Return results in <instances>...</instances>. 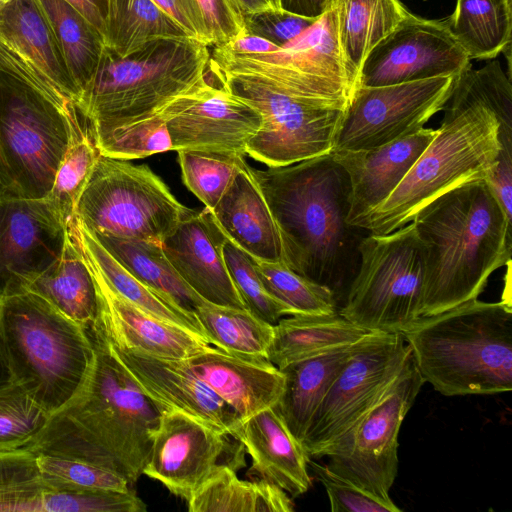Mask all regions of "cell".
<instances>
[{
    "instance_id": "cell-1",
    "label": "cell",
    "mask_w": 512,
    "mask_h": 512,
    "mask_svg": "<svg viewBox=\"0 0 512 512\" xmlns=\"http://www.w3.org/2000/svg\"><path fill=\"white\" fill-rule=\"evenodd\" d=\"M437 135L390 196L357 227L375 235L412 222L427 204L450 190L485 180L498 160L499 131L512 134V84L498 60L455 79Z\"/></svg>"
},
{
    "instance_id": "cell-2",
    "label": "cell",
    "mask_w": 512,
    "mask_h": 512,
    "mask_svg": "<svg viewBox=\"0 0 512 512\" xmlns=\"http://www.w3.org/2000/svg\"><path fill=\"white\" fill-rule=\"evenodd\" d=\"M249 171L277 225L282 262L346 297L368 231L347 222L350 183L331 152L297 163Z\"/></svg>"
},
{
    "instance_id": "cell-3",
    "label": "cell",
    "mask_w": 512,
    "mask_h": 512,
    "mask_svg": "<svg viewBox=\"0 0 512 512\" xmlns=\"http://www.w3.org/2000/svg\"><path fill=\"white\" fill-rule=\"evenodd\" d=\"M87 329L94 347L87 378L77 395L50 416L30 450L85 460L132 485L143 475L162 408L127 375L98 329Z\"/></svg>"
},
{
    "instance_id": "cell-4",
    "label": "cell",
    "mask_w": 512,
    "mask_h": 512,
    "mask_svg": "<svg viewBox=\"0 0 512 512\" xmlns=\"http://www.w3.org/2000/svg\"><path fill=\"white\" fill-rule=\"evenodd\" d=\"M412 222L426 256L421 317L477 299L491 274L510 265L512 220L485 180L439 196Z\"/></svg>"
},
{
    "instance_id": "cell-5",
    "label": "cell",
    "mask_w": 512,
    "mask_h": 512,
    "mask_svg": "<svg viewBox=\"0 0 512 512\" xmlns=\"http://www.w3.org/2000/svg\"><path fill=\"white\" fill-rule=\"evenodd\" d=\"M424 382L444 396L512 390L510 299H473L419 317L401 332Z\"/></svg>"
},
{
    "instance_id": "cell-6",
    "label": "cell",
    "mask_w": 512,
    "mask_h": 512,
    "mask_svg": "<svg viewBox=\"0 0 512 512\" xmlns=\"http://www.w3.org/2000/svg\"><path fill=\"white\" fill-rule=\"evenodd\" d=\"M208 47L192 37L155 40L124 57L105 47L77 105L94 143L156 114L205 79Z\"/></svg>"
},
{
    "instance_id": "cell-7",
    "label": "cell",
    "mask_w": 512,
    "mask_h": 512,
    "mask_svg": "<svg viewBox=\"0 0 512 512\" xmlns=\"http://www.w3.org/2000/svg\"><path fill=\"white\" fill-rule=\"evenodd\" d=\"M0 325L13 381L50 415L82 388L94 357L87 327L30 291L0 302Z\"/></svg>"
},
{
    "instance_id": "cell-8",
    "label": "cell",
    "mask_w": 512,
    "mask_h": 512,
    "mask_svg": "<svg viewBox=\"0 0 512 512\" xmlns=\"http://www.w3.org/2000/svg\"><path fill=\"white\" fill-rule=\"evenodd\" d=\"M85 133L78 115L0 71L1 192L17 198H46L64 155Z\"/></svg>"
},
{
    "instance_id": "cell-9",
    "label": "cell",
    "mask_w": 512,
    "mask_h": 512,
    "mask_svg": "<svg viewBox=\"0 0 512 512\" xmlns=\"http://www.w3.org/2000/svg\"><path fill=\"white\" fill-rule=\"evenodd\" d=\"M209 75L260 113L261 128L245 150L254 160L268 167L285 166L333 150L345 108L301 97L263 73L211 57Z\"/></svg>"
},
{
    "instance_id": "cell-10",
    "label": "cell",
    "mask_w": 512,
    "mask_h": 512,
    "mask_svg": "<svg viewBox=\"0 0 512 512\" xmlns=\"http://www.w3.org/2000/svg\"><path fill=\"white\" fill-rule=\"evenodd\" d=\"M339 313L369 332L401 333L420 315L425 249L413 222L384 235L368 233Z\"/></svg>"
},
{
    "instance_id": "cell-11",
    "label": "cell",
    "mask_w": 512,
    "mask_h": 512,
    "mask_svg": "<svg viewBox=\"0 0 512 512\" xmlns=\"http://www.w3.org/2000/svg\"><path fill=\"white\" fill-rule=\"evenodd\" d=\"M195 212L147 165L99 154L75 217L93 234L162 243Z\"/></svg>"
},
{
    "instance_id": "cell-12",
    "label": "cell",
    "mask_w": 512,
    "mask_h": 512,
    "mask_svg": "<svg viewBox=\"0 0 512 512\" xmlns=\"http://www.w3.org/2000/svg\"><path fill=\"white\" fill-rule=\"evenodd\" d=\"M410 357L401 333L369 332L358 341L313 416L302 442L308 457L326 456L379 400Z\"/></svg>"
},
{
    "instance_id": "cell-13",
    "label": "cell",
    "mask_w": 512,
    "mask_h": 512,
    "mask_svg": "<svg viewBox=\"0 0 512 512\" xmlns=\"http://www.w3.org/2000/svg\"><path fill=\"white\" fill-rule=\"evenodd\" d=\"M210 56L263 73L289 91L316 102L345 108L352 92L334 2L309 28L274 52L241 54L218 45Z\"/></svg>"
},
{
    "instance_id": "cell-14",
    "label": "cell",
    "mask_w": 512,
    "mask_h": 512,
    "mask_svg": "<svg viewBox=\"0 0 512 512\" xmlns=\"http://www.w3.org/2000/svg\"><path fill=\"white\" fill-rule=\"evenodd\" d=\"M424 384L412 354L379 400L326 455L328 468L360 488L389 499L398 472V435Z\"/></svg>"
},
{
    "instance_id": "cell-15",
    "label": "cell",
    "mask_w": 512,
    "mask_h": 512,
    "mask_svg": "<svg viewBox=\"0 0 512 512\" xmlns=\"http://www.w3.org/2000/svg\"><path fill=\"white\" fill-rule=\"evenodd\" d=\"M456 76L376 87L355 86L333 150L371 149L415 133L443 109Z\"/></svg>"
},
{
    "instance_id": "cell-16",
    "label": "cell",
    "mask_w": 512,
    "mask_h": 512,
    "mask_svg": "<svg viewBox=\"0 0 512 512\" xmlns=\"http://www.w3.org/2000/svg\"><path fill=\"white\" fill-rule=\"evenodd\" d=\"M0 71L78 115L80 92L38 0H11L0 7Z\"/></svg>"
},
{
    "instance_id": "cell-17",
    "label": "cell",
    "mask_w": 512,
    "mask_h": 512,
    "mask_svg": "<svg viewBox=\"0 0 512 512\" xmlns=\"http://www.w3.org/2000/svg\"><path fill=\"white\" fill-rule=\"evenodd\" d=\"M172 150L245 155L262 125L260 113L222 86L205 79L158 111Z\"/></svg>"
},
{
    "instance_id": "cell-18",
    "label": "cell",
    "mask_w": 512,
    "mask_h": 512,
    "mask_svg": "<svg viewBox=\"0 0 512 512\" xmlns=\"http://www.w3.org/2000/svg\"><path fill=\"white\" fill-rule=\"evenodd\" d=\"M471 63L446 19L408 15L367 55L355 86L376 87L458 75Z\"/></svg>"
},
{
    "instance_id": "cell-19",
    "label": "cell",
    "mask_w": 512,
    "mask_h": 512,
    "mask_svg": "<svg viewBox=\"0 0 512 512\" xmlns=\"http://www.w3.org/2000/svg\"><path fill=\"white\" fill-rule=\"evenodd\" d=\"M68 226L52 201L0 191V302L28 292L62 254Z\"/></svg>"
},
{
    "instance_id": "cell-20",
    "label": "cell",
    "mask_w": 512,
    "mask_h": 512,
    "mask_svg": "<svg viewBox=\"0 0 512 512\" xmlns=\"http://www.w3.org/2000/svg\"><path fill=\"white\" fill-rule=\"evenodd\" d=\"M225 437L193 416L162 410L142 473L188 502L219 465Z\"/></svg>"
},
{
    "instance_id": "cell-21",
    "label": "cell",
    "mask_w": 512,
    "mask_h": 512,
    "mask_svg": "<svg viewBox=\"0 0 512 512\" xmlns=\"http://www.w3.org/2000/svg\"><path fill=\"white\" fill-rule=\"evenodd\" d=\"M108 351L137 387L162 410H177L233 436L242 422L233 409L196 377L181 360L149 356L109 341L97 325Z\"/></svg>"
},
{
    "instance_id": "cell-22",
    "label": "cell",
    "mask_w": 512,
    "mask_h": 512,
    "mask_svg": "<svg viewBox=\"0 0 512 512\" xmlns=\"http://www.w3.org/2000/svg\"><path fill=\"white\" fill-rule=\"evenodd\" d=\"M226 237L204 208L182 221L162 243V249L181 278L205 301L247 309L223 256Z\"/></svg>"
},
{
    "instance_id": "cell-23",
    "label": "cell",
    "mask_w": 512,
    "mask_h": 512,
    "mask_svg": "<svg viewBox=\"0 0 512 512\" xmlns=\"http://www.w3.org/2000/svg\"><path fill=\"white\" fill-rule=\"evenodd\" d=\"M436 135L437 129L423 127L375 148L331 151L349 178L348 224L357 227L390 196Z\"/></svg>"
},
{
    "instance_id": "cell-24",
    "label": "cell",
    "mask_w": 512,
    "mask_h": 512,
    "mask_svg": "<svg viewBox=\"0 0 512 512\" xmlns=\"http://www.w3.org/2000/svg\"><path fill=\"white\" fill-rule=\"evenodd\" d=\"M86 262L99 296L95 325L109 341L133 352L172 360L187 359L211 346L200 335L158 319L123 299L109 287L99 271L88 260Z\"/></svg>"
},
{
    "instance_id": "cell-25",
    "label": "cell",
    "mask_w": 512,
    "mask_h": 512,
    "mask_svg": "<svg viewBox=\"0 0 512 512\" xmlns=\"http://www.w3.org/2000/svg\"><path fill=\"white\" fill-rule=\"evenodd\" d=\"M181 362L241 421L276 406L284 389V374L265 358L235 356L210 346Z\"/></svg>"
},
{
    "instance_id": "cell-26",
    "label": "cell",
    "mask_w": 512,
    "mask_h": 512,
    "mask_svg": "<svg viewBox=\"0 0 512 512\" xmlns=\"http://www.w3.org/2000/svg\"><path fill=\"white\" fill-rule=\"evenodd\" d=\"M233 437L251 457L249 476L272 483L293 498L309 490L312 484L308 473L310 458L275 406L243 420Z\"/></svg>"
},
{
    "instance_id": "cell-27",
    "label": "cell",
    "mask_w": 512,
    "mask_h": 512,
    "mask_svg": "<svg viewBox=\"0 0 512 512\" xmlns=\"http://www.w3.org/2000/svg\"><path fill=\"white\" fill-rule=\"evenodd\" d=\"M211 214L224 236L253 259L282 262L277 225L249 165L237 173Z\"/></svg>"
},
{
    "instance_id": "cell-28",
    "label": "cell",
    "mask_w": 512,
    "mask_h": 512,
    "mask_svg": "<svg viewBox=\"0 0 512 512\" xmlns=\"http://www.w3.org/2000/svg\"><path fill=\"white\" fill-rule=\"evenodd\" d=\"M368 333L339 311L327 315H288L274 325L267 360L281 370L291 363L353 345Z\"/></svg>"
},
{
    "instance_id": "cell-29",
    "label": "cell",
    "mask_w": 512,
    "mask_h": 512,
    "mask_svg": "<svg viewBox=\"0 0 512 512\" xmlns=\"http://www.w3.org/2000/svg\"><path fill=\"white\" fill-rule=\"evenodd\" d=\"M355 344L291 363L281 369L284 389L275 407L289 431L301 444L327 390L348 360Z\"/></svg>"
},
{
    "instance_id": "cell-30",
    "label": "cell",
    "mask_w": 512,
    "mask_h": 512,
    "mask_svg": "<svg viewBox=\"0 0 512 512\" xmlns=\"http://www.w3.org/2000/svg\"><path fill=\"white\" fill-rule=\"evenodd\" d=\"M28 291L84 327L97 321L99 296L96 282L69 231L61 256L32 282Z\"/></svg>"
},
{
    "instance_id": "cell-31",
    "label": "cell",
    "mask_w": 512,
    "mask_h": 512,
    "mask_svg": "<svg viewBox=\"0 0 512 512\" xmlns=\"http://www.w3.org/2000/svg\"><path fill=\"white\" fill-rule=\"evenodd\" d=\"M338 36L346 72L352 86L370 51L410 12L400 0H333Z\"/></svg>"
},
{
    "instance_id": "cell-32",
    "label": "cell",
    "mask_w": 512,
    "mask_h": 512,
    "mask_svg": "<svg viewBox=\"0 0 512 512\" xmlns=\"http://www.w3.org/2000/svg\"><path fill=\"white\" fill-rule=\"evenodd\" d=\"M68 231L84 258L99 271L115 293L142 311L183 327L207 340L196 317L173 306L137 279L102 246L76 217L69 224Z\"/></svg>"
},
{
    "instance_id": "cell-33",
    "label": "cell",
    "mask_w": 512,
    "mask_h": 512,
    "mask_svg": "<svg viewBox=\"0 0 512 512\" xmlns=\"http://www.w3.org/2000/svg\"><path fill=\"white\" fill-rule=\"evenodd\" d=\"M93 235L142 283L173 306L196 317L197 306L205 300L194 292L177 273L165 256L161 243L109 235Z\"/></svg>"
},
{
    "instance_id": "cell-34",
    "label": "cell",
    "mask_w": 512,
    "mask_h": 512,
    "mask_svg": "<svg viewBox=\"0 0 512 512\" xmlns=\"http://www.w3.org/2000/svg\"><path fill=\"white\" fill-rule=\"evenodd\" d=\"M189 512H292V497L263 480H242L219 464L187 502Z\"/></svg>"
},
{
    "instance_id": "cell-35",
    "label": "cell",
    "mask_w": 512,
    "mask_h": 512,
    "mask_svg": "<svg viewBox=\"0 0 512 512\" xmlns=\"http://www.w3.org/2000/svg\"><path fill=\"white\" fill-rule=\"evenodd\" d=\"M446 21L470 60L493 59L511 44L512 0H457Z\"/></svg>"
},
{
    "instance_id": "cell-36",
    "label": "cell",
    "mask_w": 512,
    "mask_h": 512,
    "mask_svg": "<svg viewBox=\"0 0 512 512\" xmlns=\"http://www.w3.org/2000/svg\"><path fill=\"white\" fill-rule=\"evenodd\" d=\"M191 37L153 0H108L104 44L124 57L159 39Z\"/></svg>"
},
{
    "instance_id": "cell-37",
    "label": "cell",
    "mask_w": 512,
    "mask_h": 512,
    "mask_svg": "<svg viewBox=\"0 0 512 512\" xmlns=\"http://www.w3.org/2000/svg\"><path fill=\"white\" fill-rule=\"evenodd\" d=\"M38 2L53 30L81 97L98 69L105 48L103 36L67 1Z\"/></svg>"
},
{
    "instance_id": "cell-38",
    "label": "cell",
    "mask_w": 512,
    "mask_h": 512,
    "mask_svg": "<svg viewBox=\"0 0 512 512\" xmlns=\"http://www.w3.org/2000/svg\"><path fill=\"white\" fill-rule=\"evenodd\" d=\"M195 316L207 340L215 347L235 356L267 359L274 325L258 318L248 309L204 301L197 306Z\"/></svg>"
},
{
    "instance_id": "cell-39",
    "label": "cell",
    "mask_w": 512,
    "mask_h": 512,
    "mask_svg": "<svg viewBox=\"0 0 512 512\" xmlns=\"http://www.w3.org/2000/svg\"><path fill=\"white\" fill-rule=\"evenodd\" d=\"M255 264L267 291L287 306L292 315L337 312V301L327 287L296 273L283 262L255 260Z\"/></svg>"
},
{
    "instance_id": "cell-40",
    "label": "cell",
    "mask_w": 512,
    "mask_h": 512,
    "mask_svg": "<svg viewBox=\"0 0 512 512\" xmlns=\"http://www.w3.org/2000/svg\"><path fill=\"white\" fill-rule=\"evenodd\" d=\"M183 183L212 211L234 177L247 167L244 155L177 151Z\"/></svg>"
},
{
    "instance_id": "cell-41",
    "label": "cell",
    "mask_w": 512,
    "mask_h": 512,
    "mask_svg": "<svg viewBox=\"0 0 512 512\" xmlns=\"http://www.w3.org/2000/svg\"><path fill=\"white\" fill-rule=\"evenodd\" d=\"M46 490L34 454L24 448L0 452V512H42Z\"/></svg>"
},
{
    "instance_id": "cell-42",
    "label": "cell",
    "mask_w": 512,
    "mask_h": 512,
    "mask_svg": "<svg viewBox=\"0 0 512 512\" xmlns=\"http://www.w3.org/2000/svg\"><path fill=\"white\" fill-rule=\"evenodd\" d=\"M34 455L41 477L48 489L118 492L131 490L128 480L120 474L85 460L44 453Z\"/></svg>"
},
{
    "instance_id": "cell-43",
    "label": "cell",
    "mask_w": 512,
    "mask_h": 512,
    "mask_svg": "<svg viewBox=\"0 0 512 512\" xmlns=\"http://www.w3.org/2000/svg\"><path fill=\"white\" fill-rule=\"evenodd\" d=\"M50 416L18 382L0 387V452L26 447Z\"/></svg>"
},
{
    "instance_id": "cell-44",
    "label": "cell",
    "mask_w": 512,
    "mask_h": 512,
    "mask_svg": "<svg viewBox=\"0 0 512 512\" xmlns=\"http://www.w3.org/2000/svg\"><path fill=\"white\" fill-rule=\"evenodd\" d=\"M99 151L86 132L67 150L47 196L67 226L73 221L77 203L91 176Z\"/></svg>"
},
{
    "instance_id": "cell-45",
    "label": "cell",
    "mask_w": 512,
    "mask_h": 512,
    "mask_svg": "<svg viewBox=\"0 0 512 512\" xmlns=\"http://www.w3.org/2000/svg\"><path fill=\"white\" fill-rule=\"evenodd\" d=\"M223 256L232 281L251 313L271 325L292 315L287 306L267 291L255 260L227 238L223 243Z\"/></svg>"
},
{
    "instance_id": "cell-46",
    "label": "cell",
    "mask_w": 512,
    "mask_h": 512,
    "mask_svg": "<svg viewBox=\"0 0 512 512\" xmlns=\"http://www.w3.org/2000/svg\"><path fill=\"white\" fill-rule=\"evenodd\" d=\"M99 154L132 160L172 150L165 119L157 112L94 143Z\"/></svg>"
},
{
    "instance_id": "cell-47",
    "label": "cell",
    "mask_w": 512,
    "mask_h": 512,
    "mask_svg": "<svg viewBox=\"0 0 512 512\" xmlns=\"http://www.w3.org/2000/svg\"><path fill=\"white\" fill-rule=\"evenodd\" d=\"M146 504L134 491H57L48 489L42 512H145Z\"/></svg>"
},
{
    "instance_id": "cell-48",
    "label": "cell",
    "mask_w": 512,
    "mask_h": 512,
    "mask_svg": "<svg viewBox=\"0 0 512 512\" xmlns=\"http://www.w3.org/2000/svg\"><path fill=\"white\" fill-rule=\"evenodd\" d=\"M308 467L322 483L332 512H400L391 498L384 499L360 488L351 481L309 459Z\"/></svg>"
},
{
    "instance_id": "cell-49",
    "label": "cell",
    "mask_w": 512,
    "mask_h": 512,
    "mask_svg": "<svg viewBox=\"0 0 512 512\" xmlns=\"http://www.w3.org/2000/svg\"><path fill=\"white\" fill-rule=\"evenodd\" d=\"M317 18L269 8L243 16L246 34L256 35L282 47L309 28Z\"/></svg>"
},
{
    "instance_id": "cell-50",
    "label": "cell",
    "mask_w": 512,
    "mask_h": 512,
    "mask_svg": "<svg viewBox=\"0 0 512 512\" xmlns=\"http://www.w3.org/2000/svg\"><path fill=\"white\" fill-rule=\"evenodd\" d=\"M211 45H225L246 34L243 16L229 0H196Z\"/></svg>"
},
{
    "instance_id": "cell-51",
    "label": "cell",
    "mask_w": 512,
    "mask_h": 512,
    "mask_svg": "<svg viewBox=\"0 0 512 512\" xmlns=\"http://www.w3.org/2000/svg\"><path fill=\"white\" fill-rule=\"evenodd\" d=\"M192 38L211 46V40L196 0H153Z\"/></svg>"
},
{
    "instance_id": "cell-52",
    "label": "cell",
    "mask_w": 512,
    "mask_h": 512,
    "mask_svg": "<svg viewBox=\"0 0 512 512\" xmlns=\"http://www.w3.org/2000/svg\"><path fill=\"white\" fill-rule=\"evenodd\" d=\"M104 35L108 0H65Z\"/></svg>"
},
{
    "instance_id": "cell-53",
    "label": "cell",
    "mask_w": 512,
    "mask_h": 512,
    "mask_svg": "<svg viewBox=\"0 0 512 512\" xmlns=\"http://www.w3.org/2000/svg\"><path fill=\"white\" fill-rule=\"evenodd\" d=\"M222 46L230 51L241 54L268 53L274 52L280 48L265 38L250 34H245Z\"/></svg>"
},
{
    "instance_id": "cell-54",
    "label": "cell",
    "mask_w": 512,
    "mask_h": 512,
    "mask_svg": "<svg viewBox=\"0 0 512 512\" xmlns=\"http://www.w3.org/2000/svg\"><path fill=\"white\" fill-rule=\"evenodd\" d=\"M332 3V0H281V7L298 15L318 18Z\"/></svg>"
},
{
    "instance_id": "cell-55",
    "label": "cell",
    "mask_w": 512,
    "mask_h": 512,
    "mask_svg": "<svg viewBox=\"0 0 512 512\" xmlns=\"http://www.w3.org/2000/svg\"><path fill=\"white\" fill-rule=\"evenodd\" d=\"M242 16L272 8L268 0H229Z\"/></svg>"
},
{
    "instance_id": "cell-56",
    "label": "cell",
    "mask_w": 512,
    "mask_h": 512,
    "mask_svg": "<svg viewBox=\"0 0 512 512\" xmlns=\"http://www.w3.org/2000/svg\"><path fill=\"white\" fill-rule=\"evenodd\" d=\"M13 381L12 374L5 355L2 342L1 325H0V387H3Z\"/></svg>"
},
{
    "instance_id": "cell-57",
    "label": "cell",
    "mask_w": 512,
    "mask_h": 512,
    "mask_svg": "<svg viewBox=\"0 0 512 512\" xmlns=\"http://www.w3.org/2000/svg\"><path fill=\"white\" fill-rule=\"evenodd\" d=\"M271 7L274 9H282L281 0H268Z\"/></svg>"
},
{
    "instance_id": "cell-58",
    "label": "cell",
    "mask_w": 512,
    "mask_h": 512,
    "mask_svg": "<svg viewBox=\"0 0 512 512\" xmlns=\"http://www.w3.org/2000/svg\"><path fill=\"white\" fill-rule=\"evenodd\" d=\"M10 1L11 0H0V7L4 6L5 4H7Z\"/></svg>"
}]
</instances>
